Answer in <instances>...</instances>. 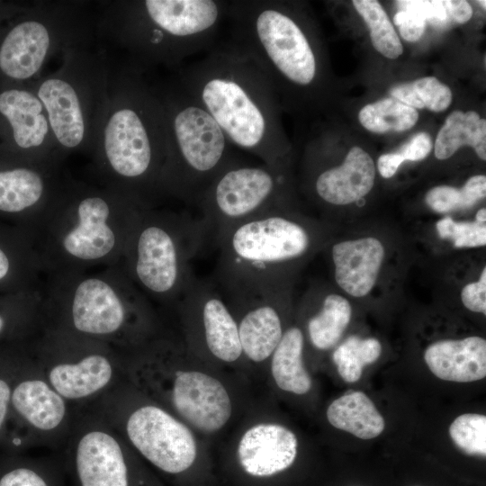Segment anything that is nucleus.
Masks as SVG:
<instances>
[{
	"instance_id": "nucleus-1",
	"label": "nucleus",
	"mask_w": 486,
	"mask_h": 486,
	"mask_svg": "<svg viewBox=\"0 0 486 486\" xmlns=\"http://www.w3.org/2000/svg\"><path fill=\"white\" fill-rule=\"evenodd\" d=\"M180 86L230 142L270 166H281L284 140L274 91L259 67L230 41L181 72Z\"/></svg>"
},
{
	"instance_id": "nucleus-2",
	"label": "nucleus",
	"mask_w": 486,
	"mask_h": 486,
	"mask_svg": "<svg viewBox=\"0 0 486 486\" xmlns=\"http://www.w3.org/2000/svg\"><path fill=\"white\" fill-rule=\"evenodd\" d=\"M215 243L218 286L252 292L281 289L284 268L306 256L312 238L277 206L231 227Z\"/></svg>"
},
{
	"instance_id": "nucleus-3",
	"label": "nucleus",
	"mask_w": 486,
	"mask_h": 486,
	"mask_svg": "<svg viewBox=\"0 0 486 486\" xmlns=\"http://www.w3.org/2000/svg\"><path fill=\"white\" fill-rule=\"evenodd\" d=\"M227 20L230 42L259 67L274 93L283 85L303 88L314 82L318 59L310 38L281 4L229 1Z\"/></svg>"
},
{
	"instance_id": "nucleus-4",
	"label": "nucleus",
	"mask_w": 486,
	"mask_h": 486,
	"mask_svg": "<svg viewBox=\"0 0 486 486\" xmlns=\"http://www.w3.org/2000/svg\"><path fill=\"white\" fill-rule=\"evenodd\" d=\"M162 101L166 156L160 183L195 204L215 177L239 158L214 119L180 85Z\"/></svg>"
},
{
	"instance_id": "nucleus-5",
	"label": "nucleus",
	"mask_w": 486,
	"mask_h": 486,
	"mask_svg": "<svg viewBox=\"0 0 486 486\" xmlns=\"http://www.w3.org/2000/svg\"><path fill=\"white\" fill-rule=\"evenodd\" d=\"M228 6L220 0L134 2L125 15V36L146 59L176 65L214 47Z\"/></svg>"
},
{
	"instance_id": "nucleus-6",
	"label": "nucleus",
	"mask_w": 486,
	"mask_h": 486,
	"mask_svg": "<svg viewBox=\"0 0 486 486\" xmlns=\"http://www.w3.org/2000/svg\"><path fill=\"white\" fill-rule=\"evenodd\" d=\"M90 405L161 472L178 474L194 464L197 447L191 430L155 401L137 400L127 379Z\"/></svg>"
},
{
	"instance_id": "nucleus-7",
	"label": "nucleus",
	"mask_w": 486,
	"mask_h": 486,
	"mask_svg": "<svg viewBox=\"0 0 486 486\" xmlns=\"http://www.w3.org/2000/svg\"><path fill=\"white\" fill-rule=\"evenodd\" d=\"M104 149L110 166L121 177L160 183L166 156L162 98L140 84H130L105 123Z\"/></svg>"
},
{
	"instance_id": "nucleus-8",
	"label": "nucleus",
	"mask_w": 486,
	"mask_h": 486,
	"mask_svg": "<svg viewBox=\"0 0 486 486\" xmlns=\"http://www.w3.org/2000/svg\"><path fill=\"white\" fill-rule=\"evenodd\" d=\"M52 338L34 361L51 387L76 409L94 403L126 380L122 357L107 344L67 330Z\"/></svg>"
},
{
	"instance_id": "nucleus-9",
	"label": "nucleus",
	"mask_w": 486,
	"mask_h": 486,
	"mask_svg": "<svg viewBox=\"0 0 486 486\" xmlns=\"http://www.w3.org/2000/svg\"><path fill=\"white\" fill-rule=\"evenodd\" d=\"M133 240V272L149 292L182 295L195 279L191 262L207 235L201 219L181 218L174 223L148 220Z\"/></svg>"
},
{
	"instance_id": "nucleus-10",
	"label": "nucleus",
	"mask_w": 486,
	"mask_h": 486,
	"mask_svg": "<svg viewBox=\"0 0 486 486\" xmlns=\"http://www.w3.org/2000/svg\"><path fill=\"white\" fill-rule=\"evenodd\" d=\"M129 444L93 406L77 410L58 452L68 486H138Z\"/></svg>"
},
{
	"instance_id": "nucleus-11",
	"label": "nucleus",
	"mask_w": 486,
	"mask_h": 486,
	"mask_svg": "<svg viewBox=\"0 0 486 486\" xmlns=\"http://www.w3.org/2000/svg\"><path fill=\"white\" fill-rule=\"evenodd\" d=\"M281 166L240 158L224 168L196 202L207 235L216 242L231 227L279 206Z\"/></svg>"
},
{
	"instance_id": "nucleus-12",
	"label": "nucleus",
	"mask_w": 486,
	"mask_h": 486,
	"mask_svg": "<svg viewBox=\"0 0 486 486\" xmlns=\"http://www.w3.org/2000/svg\"><path fill=\"white\" fill-rule=\"evenodd\" d=\"M21 374L12 387L10 408L25 426L24 446L58 453L67 442L78 410L51 387L35 361Z\"/></svg>"
},
{
	"instance_id": "nucleus-13",
	"label": "nucleus",
	"mask_w": 486,
	"mask_h": 486,
	"mask_svg": "<svg viewBox=\"0 0 486 486\" xmlns=\"http://www.w3.org/2000/svg\"><path fill=\"white\" fill-rule=\"evenodd\" d=\"M144 315L106 282L87 278L72 299L64 330L104 343L138 341L144 332Z\"/></svg>"
},
{
	"instance_id": "nucleus-14",
	"label": "nucleus",
	"mask_w": 486,
	"mask_h": 486,
	"mask_svg": "<svg viewBox=\"0 0 486 486\" xmlns=\"http://www.w3.org/2000/svg\"><path fill=\"white\" fill-rule=\"evenodd\" d=\"M183 298L185 309L197 320L208 352L226 363L237 361L243 354L238 323L218 284L195 278Z\"/></svg>"
},
{
	"instance_id": "nucleus-15",
	"label": "nucleus",
	"mask_w": 486,
	"mask_h": 486,
	"mask_svg": "<svg viewBox=\"0 0 486 486\" xmlns=\"http://www.w3.org/2000/svg\"><path fill=\"white\" fill-rule=\"evenodd\" d=\"M221 292L229 302L244 309L237 321L243 354L256 363L269 358L284 333L277 305L282 289Z\"/></svg>"
},
{
	"instance_id": "nucleus-16",
	"label": "nucleus",
	"mask_w": 486,
	"mask_h": 486,
	"mask_svg": "<svg viewBox=\"0 0 486 486\" xmlns=\"http://www.w3.org/2000/svg\"><path fill=\"white\" fill-rule=\"evenodd\" d=\"M297 450V437L289 428L278 424H258L242 436L238 457L247 473L267 477L289 468Z\"/></svg>"
},
{
	"instance_id": "nucleus-17",
	"label": "nucleus",
	"mask_w": 486,
	"mask_h": 486,
	"mask_svg": "<svg viewBox=\"0 0 486 486\" xmlns=\"http://www.w3.org/2000/svg\"><path fill=\"white\" fill-rule=\"evenodd\" d=\"M337 284L348 294L364 297L376 283L384 256L381 241L373 237L335 244L331 249Z\"/></svg>"
},
{
	"instance_id": "nucleus-18",
	"label": "nucleus",
	"mask_w": 486,
	"mask_h": 486,
	"mask_svg": "<svg viewBox=\"0 0 486 486\" xmlns=\"http://www.w3.org/2000/svg\"><path fill=\"white\" fill-rule=\"evenodd\" d=\"M36 94L41 101L51 133L64 148H77L85 140L86 118L76 88L63 77L43 80Z\"/></svg>"
},
{
	"instance_id": "nucleus-19",
	"label": "nucleus",
	"mask_w": 486,
	"mask_h": 486,
	"mask_svg": "<svg viewBox=\"0 0 486 486\" xmlns=\"http://www.w3.org/2000/svg\"><path fill=\"white\" fill-rule=\"evenodd\" d=\"M424 360L437 378L454 382H471L486 376V340L472 336L444 339L430 344Z\"/></svg>"
},
{
	"instance_id": "nucleus-20",
	"label": "nucleus",
	"mask_w": 486,
	"mask_h": 486,
	"mask_svg": "<svg viewBox=\"0 0 486 486\" xmlns=\"http://www.w3.org/2000/svg\"><path fill=\"white\" fill-rule=\"evenodd\" d=\"M51 41L49 27L40 21L26 20L16 24L0 46V69L14 79L34 76L45 62Z\"/></svg>"
},
{
	"instance_id": "nucleus-21",
	"label": "nucleus",
	"mask_w": 486,
	"mask_h": 486,
	"mask_svg": "<svg viewBox=\"0 0 486 486\" xmlns=\"http://www.w3.org/2000/svg\"><path fill=\"white\" fill-rule=\"evenodd\" d=\"M374 178V163L370 155L359 147H353L340 166L317 176L314 189L323 202L346 205L365 196L373 188Z\"/></svg>"
},
{
	"instance_id": "nucleus-22",
	"label": "nucleus",
	"mask_w": 486,
	"mask_h": 486,
	"mask_svg": "<svg viewBox=\"0 0 486 486\" xmlns=\"http://www.w3.org/2000/svg\"><path fill=\"white\" fill-rule=\"evenodd\" d=\"M110 207L101 197L83 199L77 207V223L63 238V248L71 256L82 260H94L107 256L116 238L107 224Z\"/></svg>"
},
{
	"instance_id": "nucleus-23",
	"label": "nucleus",
	"mask_w": 486,
	"mask_h": 486,
	"mask_svg": "<svg viewBox=\"0 0 486 486\" xmlns=\"http://www.w3.org/2000/svg\"><path fill=\"white\" fill-rule=\"evenodd\" d=\"M0 113L10 123L14 140L22 148L41 147L51 133L41 101L30 91L8 89L0 93Z\"/></svg>"
},
{
	"instance_id": "nucleus-24",
	"label": "nucleus",
	"mask_w": 486,
	"mask_h": 486,
	"mask_svg": "<svg viewBox=\"0 0 486 486\" xmlns=\"http://www.w3.org/2000/svg\"><path fill=\"white\" fill-rule=\"evenodd\" d=\"M327 418L334 428L361 439H372L382 433L385 421L373 400L363 392L352 391L333 400Z\"/></svg>"
},
{
	"instance_id": "nucleus-25",
	"label": "nucleus",
	"mask_w": 486,
	"mask_h": 486,
	"mask_svg": "<svg viewBox=\"0 0 486 486\" xmlns=\"http://www.w3.org/2000/svg\"><path fill=\"white\" fill-rule=\"evenodd\" d=\"M303 334L298 327L286 329L272 354L271 372L276 385L298 395L311 388V379L303 360Z\"/></svg>"
},
{
	"instance_id": "nucleus-26",
	"label": "nucleus",
	"mask_w": 486,
	"mask_h": 486,
	"mask_svg": "<svg viewBox=\"0 0 486 486\" xmlns=\"http://www.w3.org/2000/svg\"><path fill=\"white\" fill-rule=\"evenodd\" d=\"M464 145L471 146L477 156L486 159V121L476 112L454 111L448 115L435 142L438 159L452 157Z\"/></svg>"
},
{
	"instance_id": "nucleus-27",
	"label": "nucleus",
	"mask_w": 486,
	"mask_h": 486,
	"mask_svg": "<svg viewBox=\"0 0 486 486\" xmlns=\"http://www.w3.org/2000/svg\"><path fill=\"white\" fill-rule=\"evenodd\" d=\"M0 486H68L58 453L0 466Z\"/></svg>"
},
{
	"instance_id": "nucleus-28",
	"label": "nucleus",
	"mask_w": 486,
	"mask_h": 486,
	"mask_svg": "<svg viewBox=\"0 0 486 486\" xmlns=\"http://www.w3.org/2000/svg\"><path fill=\"white\" fill-rule=\"evenodd\" d=\"M351 315L352 308L346 298L335 293L326 295L319 312L307 323L313 346L320 350L333 347L349 324Z\"/></svg>"
},
{
	"instance_id": "nucleus-29",
	"label": "nucleus",
	"mask_w": 486,
	"mask_h": 486,
	"mask_svg": "<svg viewBox=\"0 0 486 486\" xmlns=\"http://www.w3.org/2000/svg\"><path fill=\"white\" fill-rule=\"evenodd\" d=\"M44 192L40 174L28 168L0 171V211L19 212L36 204Z\"/></svg>"
},
{
	"instance_id": "nucleus-30",
	"label": "nucleus",
	"mask_w": 486,
	"mask_h": 486,
	"mask_svg": "<svg viewBox=\"0 0 486 486\" xmlns=\"http://www.w3.org/2000/svg\"><path fill=\"white\" fill-rule=\"evenodd\" d=\"M358 118L366 130L385 133L410 129L418 122V112L400 101L389 97L364 106Z\"/></svg>"
},
{
	"instance_id": "nucleus-31",
	"label": "nucleus",
	"mask_w": 486,
	"mask_h": 486,
	"mask_svg": "<svg viewBox=\"0 0 486 486\" xmlns=\"http://www.w3.org/2000/svg\"><path fill=\"white\" fill-rule=\"evenodd\" d=\"M381 354L378 339L351 336L335 349L332 360L345 382H356L361 378L364 366L374 363Z\"/></svg>"
},
{
	"instance_id": "nucleus-32",
	"label": "nucleus",
	"mask_w": 486,
	"mask_h": 486,
	"mask_svg": "<svg viewBox=\"0 0 486 486\" xmlns=\"http://www.w3.org/2000/svg\"><path fill=\"white\" fill-rule=\"evenodd\" d=\"M390 94L414 109L427 108L436 112L446 110L453 97L450 88L435 76L397 85L391 88Z\"/></svg>"
},
{
	"instance_id": "nucleus-33",
	"label": "nucleus",
	"mask_w": 486,
	"mask_h": 486,
	"mask_svg": "<svg viewBox=\"0 0 486 486\" xmlns=\"http://www.w3.org/2000/svg\"><path fill=\"white\" fill-rule=\"evenodd\" d=\"M353 5L368 26L374 49L388 58L400 56L402 44L381 4L375 0H354Z\"/></svg>"
},
{
	"instance_id": "nucleus-34",
	"label": "nucleus",
	"mask_w": 486,
	"mask_h": 486,
	"mask_svg": "<svg viewBox=\"0 0 486 486\" xmlns=\"http://www.w3.org/2000/svg\"><path fill=\"white\" fill-rule=\"evenodd\" d=\"M486 195V177L479 175L467 180L462 188L439 185L429 190L426 203L436 212L447 213L472 207Z\"/></svg>"
},
{
	"instance_id": "nucleus-35",
	"label": "nucleus",
	"mask_w": 486,
	"mask_h": 486,
	"mask_svg": "<svg viewBox=\"0 0 486 486\" xmlns=\"http://www.w3.org/2000/svg\"><path fill=\"white\" fill-rule=\"evenodd\" d=\"M454 445L469 455L486 456V417L478 413L458 416L449 427Z\"/></svg>"
},
{
	"instance_id": "nucleus-36",
	"label": "nucleus",
	"mask_w": 486,
	"mask_h": 486,
	"mask_svg": "<svg viewBox=\"0 0 486 486\" xmlns=\"http://www.w3.org/2000/svg\"><path fill=\"white\" fill-rule=\"evenodd\" d=\"M432 149V140L426 132L414 135L399 150L382 155L378 158L377 166L381 176L384 178L392 177L401 163L406 160L418 161L428 156Z\"/></svg>"
},
{
	"instance_id": "nucleus-37",
	"label": "nucleus",
	"mask_w": 486,
	"mask_h": 486,
	"mask_svg": "<svg viewBox=\"0 0 486 486\" xmlns=\"http://www.w3.org/2000/svg\"><path fill=\"white\" fill-rule=\"evenodd\" d=\"M441 238L450 240L455 248H476L486 245V225L476 220L457 222L445 217L436 224Z\"/></svg>"
},
{
	"instance_id": "nucleus-38",
	"label": "nucleus",
	"mask_w": 486,
	"mask_h": 486,
	"mask_svg": "<svg viewBox=\"0 0 486 486\" xmlns=\"http://www.w3.org/2000/svg\"><path fill=\"white\" fill-rule=\"evenodd\" d=\"M399 11H410L421 15L426 22L438 29L454 25L448 12L447 0H403L397 1Z\"/></svg>"
},
{
	"instance_id": "nucleus-39",
	"label": "nucleus",
	"mask_w": 486,
	"mask_h": 486,
	"mask_svg": "<svg viewBox=\"0 0 486 486\" xmlns=\"http://www.w3.org/2000/svg\"><path fill=\"white\" fill-rule=\"evenodd\" d=\"M463 304L473 312L486 314V268L477 282L466 284L461 292Z\"/></svg>"
},
{
	"instance_id": "nucleus-40",
	"label": "nucleus",
	"mask_w": 486,
	"mask_h": 486,
	"mask_svg": "<svg viewBox=\"0 0 486 486\" xmlns=\"http://www.w3.org/2000/svg\"><path fill=\"white\" fill-rule=\"evenodd\" d=\"M401 37L407 41H417L426 28V20L410 11H398L393 18Z\"/></svg>"
},
{
	"instance_id": "nucleus-41",
	"label": "nucleus",
	"mask_w": 486,
	"mask_h": 486,
	"mask_svg": "<svg viewBox=\"0 0 486 486\" xmlns=\"http://www.w3.org/2000/svg\"><path fill=\"white\" fill-rule=\"evenodd\" d=\"M12 386L10 382L0 377V431L10 410Z\"/></svg>"
},
{
	"instance_id": "nucleus-42",
	"label": "nucleus",
	"mask_w": 486,
	"mask_h": 486,
	"mask_svg": "<svg viewBox=\"0 0 486 486\" xmlns=\"http://www.w3.org/2000/svg\"><path fill=\"white\" fill-rule=\"evenodd\" d=\"M9 270V260L0 248V279L4 278Z\"/></svg>"
},
{
	"instance_id": "nucleus-43",
	"label": "nucleus",
	"mask_w": 486,
	"mask_h": 486,
	"mask_svg": "<svg viewBox=\"0 0 486 486\" xmlns=\"http://www.w3.org/2000/svg\"><path fill=\"white\" fill-rule=\"evenodd\" d=\"M475 220L481 223L486 222V209L485 208H482L477 212Z\"/></svg>"
},
{
	"instance_id": "nucleus-44",
	"label": "nucleus",
	"mask_w": 486,
	"mask_h": 486,
	"mask_svg": "<svg viewBox=\"0 0 486 486\" xmlns=\"http://www.w3.org/2000/svg\"><path fill=\"white\" fill-rule=\"evenodd\" d=\"M4 327V320L2 318V316L0 315V333L3 331Z\"/></svg>"
},
{
	"instance_id": "nucleus-45",
	"label": "nucleus",
	"mask_w": 486,
	"mask_h": 486,
	"mask_svg": "<svg viewBox=\"0 0 486 486\" xmlns=\"http://www.w3.org/2000/svg\"><path fill=\"white\" fill-rule=\"evenodd\" d=\"M477 3H479L484 9L486 7V2L483 0V1H477Z\"/></svg>"
}]
</instances>
